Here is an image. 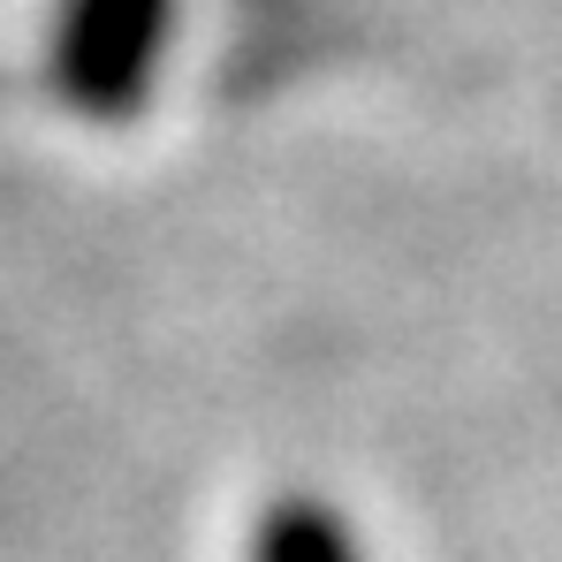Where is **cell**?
Masks as SVG:
<instances>
[{"mask_svg":"<svg viewBox=\"0 0 562 562\" xmlns=\"http://www.w3.org/2000/svg\"><path fill=\"white\" fill-rule=\"evenodd\" d=\"M160 0H77L69 8V38H61V77L85 106L137 99L153 46H160Z\"/></svg>","mask_w":562,"mask_h":562,"instance_id":"1","label":"cell"},{"mask_svg":"<svg viewBox=\"0 0 562 562\" xmlns=\"http://www.w3.org/2000/svg\"><path fill=\"white\" fill-rule=\"evenodd\" d=\"M251 562H358V540L350 525L312 502V494H289L259 517V540H251Z\"/></svg>","mask_w":562,"mask_h":562,"instance_id":"2","label":"cell"}]
</instances>
